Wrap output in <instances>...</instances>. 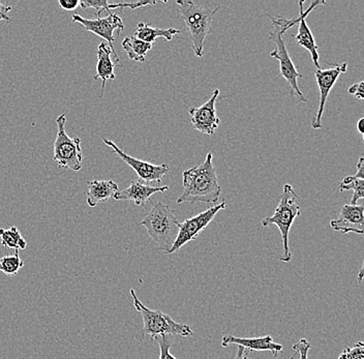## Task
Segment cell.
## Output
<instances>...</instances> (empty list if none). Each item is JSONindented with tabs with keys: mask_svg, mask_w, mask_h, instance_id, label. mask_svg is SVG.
<instances>
[{
	"mask_svg": "<svg viewBox=\"0 0 364 359\" xmlns=\"http://www.w3.org/2000/svg\"><path fill=\"white\" fill-rule=\"evenodd\" d=\"M348 63L343 65H333V68L328 70H316L315 76L317 79L318 90H320V101H318V107L317 113L311 122V128L314 129H322V117L324 113L325 104H326L327 97L329 92L333 88L334 84L338 80V77L343 73L347 72Z\"/></svg>",
	"mask_w": 364,
	"mask_h": 359,
	"instance_id": "cell-11",
	"label": "cell"
},
{
	"mask_svg": "<svg viewBox=\"0 0 364 359\" xmlns=\"http://www.w3.org/2000/svg\"><path fill=\"white\" fill-rule=\"evenodd\" d=\"M133 297L134 306L142 316L143 329L142 338L149 336L151 340H154L159 336H193V329L186 324L177 323L167 314L159 310H150L145 306L136 296L135 290L129 291Z\"/></svg>",
	"mask_w": 364,
	"mask_h": 359,
	"instance_id": "cell-6",
	"label": "cell"
},
{
	"mask_svg": "<svg viewBox=\"0 0 364 359\" xmlns=\"http://www.w3.org/2000/svg\"><path fill=\"white\" fill-rule=\"evenodd\" d=\"M213 156L209 152L201 165L183 172V191L177 203H213L222 195V188L216 176Z\"/></svg>",
	"mask_w": 364,
	"mask_h": 359,
	"instance_id": "cell-1",
	"label": "cell"
},
{
	"mask_svg": "<svg viewBox=\"0 0 364 359\" xmlns=\"http://www.w3.org/2000/svg\"><path fill=\"white\" fill-rule=\"evenodd\" d=\"M23 267L24 262L20 258L18 251H16L14 255H6L0 258V272L6 276H16Z\"/></svg>",
	"mask_w": 364,
	"mask_h": 359,
	"instance_id": "cell-24",
	"label": "cell"
},
{
	"mask_svg": "<svg viewBox=\"0 0 364 359\" xmlns=\"http://www.w3.org/2000/svg\"><path fill=\"white\" fill-rule=\"evenodd\" d=\"M297 199L298 196L293 186L287 183L284 186L283 193L279 197V203L275 208L274 213L272 217L265 218L261 222L264 228L275 225L279 229L284 245V254L279 257V260L283 262H290L292 259V254L289 247V234L293 223L300 215Z\"/></svg>",
	"mask_w": 364,
	"mask_h": 359,
	"instance_id": "cell-5",
	"label": "cell"
},
{
	"mask_svg": "<svg viewBox=\"0 0 364 359\" xmlns=\"http://www.w3.org/2000/svg\"><path fill=\"white\" fill-rule=\"evenodd\" d=\"M11 11V6H4L0 2V21L1 20H6V21L10 22L11 17L9 16V13Z\"/></svg>",
	"mask_w": 364,
	"mask_h": 359,
	"instance_id": "cell-30",
	"label": "cell"
},
{
	"mask_svg": "<svg viewBox=\"0 0 364 359\" xmlns=\"http://www.w3.org/2000/svg\"><path fill=\"white\" fill-rule=\"evenodd\" d=\"M296 353L299 354V359H309L307 354H309V349H311V344L306 338H301L297 344L293 346Z\"/></svg>",
	"mask_w": 364,
	"mask_h": 359,
	"instance_id": "cell-26",
	"label": "cell"
},
{
	"mask_svg": "<svg viewBox=\"0 0 364 359\" xmlns=\"http://www.w3.org/2000/svg\"><path fill=\"white\" fill-rule=\"evenodd\" d=\"M102 140L105 144L112 149V151L117 154L118 156L127 165H129L132 169L135 170L139 179L144 181V183H161L163 177L170 172L169 166L166 165V164L154 165V164L146 162V161L138 160V159L133 158V156H129V154L122 151L113 141L106 139V138H102Z\"/></svg>",
	"mask_w": 364,
	"mask_h": 359,
	"instance_id": "cell-9",
	"label": "cell"
},
{
	"mask_svg": "<svg viewBox=\"0 0 364 359\" xmlns=\"http://www.w3.org/2000/svg\"><path fill=\"white\" fill-rule=\"evenodd\" d=\"M65 114H61L56 119L57 136L54 142V158L59 168L80 171L81 170L82 156L81 139L68 137L65 132Z\"/></svg>",
	"mask_w": 364,
	"mask_h": 359,
	"instance_id": "cell-7",
	"label": "cell"
},
{
	"mask_svg": "<svg viewBox=\"0 0 364 359\" xmlns=\"http://www.w3.org/2000/svg\"><path fill=\"white\" fill-rule=\"evenodd\" d=\"M179 224L175 211L170 206L159 202L154 204L145 219L136 225L145 227L149 237L168 255L178 236Z\"/></svg>",
	"mask_w": 364,
	"mask_h": 359,
	"instance_id": "cell-4",
	"label": "cell"
},
{
	"mask_svg": "<svg viewBox=\"0 0 364 359\" xmlns=\"http://www.w3.org/2000/svg\"><path fill=\"white\" fill-rule=\"evenodd\" d=\"M178 33H181V31L175 28H156V27H152L151 24H145L141 22L136 25L134 36L143 42L152 44L158 38H164L166 41H172L174 36L178 35Z\"/></svg>",
	"mask_w": 364,
	"mask_h": 359,
	"instance_id": "cell-20",
	"label": "cell"
},
{
	"mask_svg": "<svg viewBox=\"0 0 364 359\" xmlns=\"http://www.w3.org/2000/svg\"><path fill=\"white\" fill-rule=\"evenodd\" d=\"M363 118H360V119L358 120V122H357V131H358V133L360 134V135H363Z\"/></svg>",
	"mask_w": 364,
	"mask_h": 359,
	"instance_id": "cell-32",
	"label": "cell"
},
{
	"mask_svg": "<svg viewBox=\"0 0 364 359\" xmlns=\"http://www.w3.org/2000/svg\"><path fill=\"white\" fill-rule=\"evenodd\" d=\"M338 190L340 192L352 190L353 196L350 204L356 205L357 201L364 197V179L356 178L354 175L345 177L338 186Z\"/></svg>",
	"mask_w": 364,
	"mask_h": 359,
	"instance_id": "cell-23",
	"label": "cell"
},
{
	"mask_svg": "<svg viewBox=\"0 0 364 359\" xmlns=\"http://www.w3.org/2000/svg\"><path fill=\"white\" fill-rule=\"evenodd\" d=\"M326 4L325 1H315L311 4L306 12L304 11V1H299V31H298L297 35L295 36V42L298 46L306 48L309 50V53L311 55V60H313L314 65L317 68V70H320V63H318V46L316 44L315 38H314L313 33L309 29V25L306 22V16L309 13L313 12L316 8L318 6H324Z\"/></svg>",
	"mask_w": 364,
	"mask_h": 359,
	"instance_id": "cell-13",
	"label": "cell"
},
{
	"mask_svg": "<svg viewBox=\"0 0 364 359\" xmlns=\"http://www.w3.org/2000/svg\"><path fill=\"white\" fill-rule=\"evenodd\" d=\"M220 95V90H215L210 99L201 107L191 108L188 110L190 120L193 129L205 135H215L216 129L220 126V118L216 115L215 103Z\"/></svg>",
	"mask_w": 364,
	"mask_h": 359,
	"instance_id": "cell-12",
	"label": "cell"
},
{
	"mask_svg": "<svg viewBox=\"0 0 364 359\" xmlns=\"http://www.w3.org/2000/svg\"><path fill=\"white\" fill-rule=\"evenodd\" d=\"M234 359H250L249 358V351L243 347L238 346L237 354Z\"/></svg>",
	"mask_w": 364,
	"mask_h": 359,
	"instance_id": "cell-31",
	"label": "cell"
},
{
	"mask_svg": "<svg viewBox=\"0 0 364 359\" xmlns=\"http://www.w3.org/2000/svg\"><path fill=\"white\" fill-rule=\"evenodd\" d=\"M272 23L274 24V31L269 33V41L274 43L275 50H273L270 56L277 59L279 63V72L282 76L286 79L289 85L291 86V97H298L300 102L306 103L307 100L304 97V93L300 92L299 85H298V78H302L304 75L300 74L292 59L289 55L288 49H287L286 43H284V35L288 29L292 28L296 24L299 23V17L295 19L289 20L282 16H275L270 17Z\"/></svg>",
	"mask_w": 364,
	"mask_h": 359,
	"instance_id": "cell-3",
	"label": "cell"
},
{
	"mask_svg": "<svg viewBox=\"0 0 364 359\" xmlns=\"http://www.w3.org/2000/svg\"><path fill=\"white\" fill-rule=\"evenodd\" d=\"M108 14V17L97 18L95 20L86 19V18L82 17L78 14H75V15H73V21L81 25L86 31H90V33L101 36L102 38L106 41L109 47L113 51H115V48H114L113 45L114 42H115L114 33H115L116 31H117L118 33L124 31V25L119 16L112 12H109Z\"/></svg>",
	"mask_w": 364,
	"mask_h": 359,
	"instance_id": "cell-10",
	"label": "cell"
},
{
	"mask_svg": "<svg viewBox=\"0 0 364 359\" xmlns=\"http://www.w3.org/2000/svg\"><path fill=\"white\" fill-rule=\"evenodd\" d=\"M176 4L179 18L186 24L193 53L196 58H201L204 55L205 41L213 31V18L220 8H204L196 2L186 0H179Z\"/></svg>",
	"mask_w": 364,
	"mask_h": 359,
	"instance_id": "cell-2",
	"label": "cell"
},
{
	"mask_svg": "<svg viewBox=\"0 0 364 359\" xmlns=\"http://www.w3.org/2000/svg\"><path fill=\"white\" fill-rule=\"evenodd\" d=\"M87 204L90 208H95L97 204L108 201L118 192L117 183L113 181H88Z\"/></svg>",
	"mask_w": 364,
	"mask_h": 359,
	"instance_id": "cell-18",
	"label": "cell"
},
{
	"mask_svg": "<svg viewBox=\"0 0 364 359\" xmlns=\"http://www.w3.org/2000/svg\"><path fill=\"white\" fill-rule=\"evenodd\" d=\"M159 1H140L133 2V4H111V2L107 1V0H81L80 1V6L83 10L86 9H95L97 10V18H101L102 12L107 11V12H111L115 9H131V10H135V9L141 8V6H150V4H156Z\"/></svg>",
	"mask_w": 364,
	"mask_h": 359,
	"instance_id": "cell-19",
	"label": "cell"
},
{
	"mask_svg": "<svg viewBox=\"0 0 364 359\" xmlns=\"http://www.w3.org/2000/svg\"><path fill=\"white\" fill-rule=\"evenodd\" d=\"M351 359H364V345L363 342H358L352 348L348 347Z\"/></svg>",
	"mask_w": 364,
	"mask_h": 359,
	"instance_id": "cell-27",
	"label": "cell"
},
{
	"mask_svg": "<svg viewBox=\"0 0 364 359\" xmlns=\"http://www.w3.org/2000/svg\"><path fill=\"white\" fill-rule=\"evenodd\" d=\"M226 201H223L222 203L218 204V205L211 206V208L205 210L204 213H201L200 215H196V217L191 218V219L181 223V224H179L178 236H177L173 247H171L168 255L176 253L183 245L190 242L191 240H197L198 236L201 234V232L213 222L215 215H218L222 209L226 208Z\"/></svg>",
	"mask_w": 364,
	"mask_h": 359,
	"instance_id": "cell-8",
	"label": "cell"
},
{
	"mask_svg": "<svg viewBox=\"0 0 364 359\" xmlns=\"http://www.w3.org/2000/svg\"><path fill=\"white\" fill-rule=\"evenodd\" d=\"M363 205L347 204L341 209L338 219L331 220L330 226L341 233L363 234L364 225Z\"/></svg>",
	"mask_w": 364,
	"mask_h": 359,
	"instance_id": "cell-14",
	"label": "cell"
},
{
	"mask_svg": "<svg viewBox=\"0 0 364 359\" xmlns=\"http://www.w3.org/2000/svg\"><path fill=\"white\" fill-rule=\"evenodd\" d=\"M97 75L95 76V80L101 79L102 80V95H104L105 86L108 80H114L115 79V73L114 68L115 65L120 63L116 51H113L107 43L102 42L97 48Z\"/></svg>",
	"mask_w": 364,
	"mask_h": 359,
	"instance_id": "cell-17",
	"label": "cell"
},
{
	"mask_svg": "<svg viewBox=\"0 0 364 359\" xmlns=\"http://www.w3.org/2000/svg\"><path fill=\"white\" fill-rule=\"evenodd\" d=\"M168 190H169V186H151L144 183V181H140V179H136L129 188L118 191L113 198L117 201L119 200L133 201L136 206L144 208L145 203L152 195L156 193L166 192Z\"/></svg>",
	"mask_w": 364,
	"mask_h": 359,
	"instance_id": "cell-16",
	"label": "cell"
},
{
	"mask_svg": "<svg viewBox=\"0 0 364 359\" xmlns=\"http://www.w3.org/2000/svg\"><path fill=\"white\" fill-rule=\"evenodd\" d=\"M59 6L65 11H74L80 6V0H59Z\"/></svg>",
	"mask_w": 364,
	"mask_h": 359,
	"instance_id": "cell-29",
	"label": "cell"
},
{
	"mask_svg": "<svg viewBox=\"0 0 364 359\" xmlns=\"http://www.w3.org/2000/svg\"><path fill=\"white\" fill-rule=\"evenodd\" d=\"M0 238H1V245L8 249L25 250L27 247L26 240L18 230L17 227H11L10 229H0Z\"/></svg>",
	"mask_w": 364,
	"mask_h": 359,
	"instance_id": "cell-22",
	"label": "cell"
},
{
	"mask_svg": "<svg viewBox=\"0 0 364 359\" xmlns=\"http://www.w3.org/2000/svg\"><path fill=\"white\" fill-rule=\"evenodd\" d=\"M363 267H361L360 272H359L358 283H361V282H363Z\"/></svg>",
	"mask_w": 364,
	"mask_h": 359,
	"instance_id": "cell-34",
	"label": "cell"
},
{
	"mask_svg": "<svg viewBox=\"0 0 364 359\" xmlns=\"http://www.w3.org/2000/svg\"><path fill=\"white\" fill-rule=\"evenodd\" d=\"M338 359H351V355H350L348 347H346L345 351L338 356Z\"/></svg>",
	"mask_w": 364,
	"mask_h": 359,
	"instance_id": "cell-33",
	"label": "cell"
},
{
	"mask_svg": "<svg viewBox=\"0 0 364 359\" xmlns=\"http://www.w3.org/2000/svg\"><path fill=\"white\" fill-rule=\"evenodd\" d=\"M154 340L158 342L159 346V359H176L170 353L171 347H172L173 340L172 336H156Z\"/></svg>",
	"mask_w": 364,
	"mask_h": 359,
	"instance_id": "cell-25",
	"label": "cell"
},
{
	"mask_svg": "<svg viewBox=\"0 0 364 359\" xmlns=\"http://www.w3.org/2000/svg\"><path fill=\"white\" fill-rule=\"evenodd\" d=\"M122 48L132 60L144 63L148 51L151 50L152 44L143 42L135 36H127L122 41Z\"/></svg>",
	"mask_w": 364,
	"mask_h": 359,
	"instance_id": "cell-21",
	"label": "cell"
},
{
	"mask_svg": "<svg viewBox=\"0 0 364 359\" xmlns=\"http://www.w3.org/2000/svg\"><path fill=\"white\" fill-rule=\"evenodd\" d=\"M230 345H237L247 351H270L274 358L283 352L284 347L273 341L270 336H259V338H237L231 335L223 336L222 347Z\"/></svg>",
	"mask_w": 364,
	"mask_h": 359,
	"instance_id": "cell-15",
	"label": "cell"
},
{
	"mask_svg": "<svg viewBox=\"0 0 364 359\" xmlns=\"http://www.w3.org/2000/svg\"><path fill=\"white\" fill-rule=\"evenodd\" d=\"M363 81H360L359 83L354 84V85H352L351 87L348 90V92H349L350 95H354V97H356L358 100H363Z\"/></svg>",
	"mask_w": 364,
	"mask_h": 359,
	"instance_id": "cell-28",
	"label": "cell"
}]
</instances>
